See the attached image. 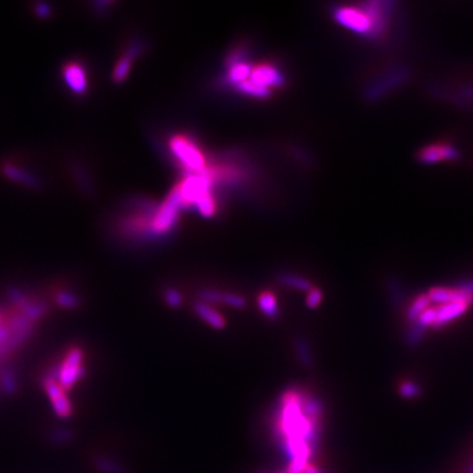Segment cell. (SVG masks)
<instances>
[{
  "mask_svg": "<svg viewBox=\"0 0 473 473\" xmlns=\"http://www.w3.org/2000/svg\"><path fill=\"white\" fill-rule=\"evenodd\" d=\"M180 208H183V200L180 196L179 187L176 185L171 189L166 200L160 205H158L157 212L151 221L153 236H165L170 233L178 223Z\"/></svg>",
  "mask_w": 473,
  "mask_h": 473,
  "instance_id": "cell-1",
  "label": "cell"
},
{
  "mask_svg": "<svg viewBox=\"0 0 473 473\" xmlns=\"http://www.w3.org/2000/svg\"><path fill=\"white\" fill-rule=\"evenodd\" d=\"M170 150L180 165L189 174H197L207 169L205 157L197 145L185 136H175L170 140Z\"/></svg>",
  "mask_w": 473,
  "mask_h": 473,
  "instance_id": "cell-2",
  "label": "cell"
},
{
  "mask_svg": "<svg viewBox=\"0 0 473 473\" xmlns=\"http://www.w3.org/2000/svg\"><path fill=\"white\" fill-rule=\"evenodd\" d=\"M333 17L335 23H338L343 28L354 32L356 35L366 36L369 39L371 32H372V24L363 6H359V7L338 6L333 10Z\"/></svg>",
  "mask_w": 473,
  "mask_h": 473,
  "instance_id": "cell-3",
  "label": "cell"
},
{
  "mask_svg": "<svg viewBox=\"0 0 473 473\" xmlns=\"http://www.w3.org/2000/svg\"><path fill=\"white\" fill-rule=\"evenodd\" d=\"M394 4L396 3L393 1H378V0H371L362 4L372 24V32H371L369 39H381L388 32L391 13L393 11L392 8Z\"/></svg>",
  "mask_w": 473,
  "mask_h": 473,
  "instance_id": "cell-4",
  "label": "cell"
},
{
  "mask_svg": "<svg viewBox=\"0 0 473 473\" xmlns=\"http://www.w3.org/2000/svg\"><path fill=\"white\" fill-rule=\"evenodd\" d=\"M83 353L79 349H73L66 354L65 359L59 367V373H58V379H59V385L64 391L70 389L75 381L80 379L84 373V368H83Z\"/></svg>",
  "mask_w": 473,
  "mask_h": 473,
  "instance_id": "cell-5",
  "label": "cell"
},
{
  "mask_svg": "<svg viewBox=\"0 0 473 473\" xmlns=\"http://www.w3.org/2000/svg\"><path fill=\"white\" fill-rule=\"evenodd\" d=\"M62 80L71 93L83 96L89 91L87 68L82 62L70 61L62 66Z\"/></svg>",
  "mask_w": 473,
  "mask_h": 473,
  "instance_id": "cell-6",
  "label": "cell"
},
{
  "mask_svg": "<svg viewBox=\"0 0 473 473\" xmlns=\"http://www.w3.org/2000/svg\"><path fill=\"white\" fill-rule=\"evenodd\" d=\"M417 158L420 163L425 165H432L438 162H445V160H458L460 158L459 149L454 145L447 144V142H438L422 147Z\"/></svg>",
  "mask_w": 473,
  "mask_h": 473,
  "instance_id": "cell-7",
  "label": "cell"
},
{
  "mask_svg": "<svg viewBox=\"0 0 473 473\" xmlns=\"http://www.w3.org/2000/svg\"><path fill=\"white\" fill-rule=\"evenodd\" d=\"M407 78H409L407 71L396 70L393 73H391L388 77H384L380 80L375 82L373 84H371L367 89V91L364 92V96L369 102H375V100L380 99L381 96H384L385 93L392 91L396 87H398Z\"/></svg>",
  "mask_w": 473,
  "mask_h": 473,
  "instance_id": "cell-8",
  "label": "cell"
},
{
  "mask_svg": "<svg viewBox=\"0 0 473 473\" xmlns=\"http://www.w3.org/2000/svg\"><path fill=\"white\" fill-rule=\"evenodd\" d=\"M250 82L271 90V87H279L286 83L284 75L272 65H261L252 67Z\"/></svg>",
  "mask_w": 473,
  "mask_h": 473,
  "instance_id": "cell-9",
  "label": "cell"
},
{
  "mask_svg": "<svg viewBox=\"0 0 473 473\" xmlns=\"http://www.w3.org/2000/svg\"><path fill=\"white\" fill-rule=\"evenodd\" d=\"M44 385H45V389L52 400L55 413L61 417H68L71 414L73 407L66 397L65 391L61 388L58 381L52 376H49L44 380Z\"/></svg>",
  "mask_w": 473,
  "mask_h": 473,
  "instance_id": "cell-10",
  "label": "cell"
},
{
  "mask_svg": "<svg viewBox=\"0 0 473 473\" xmlns=\"http://www.w3.org/2000/svg\"><path fill=\"white\" fill-rule=\"evenodd\" d=\"M472 304L473 302H456L435 306L436 322L434 328H442L446 326L447 324L455 321L460 315H464Z\"/></svg>",
  "mask_w": 473,
  "mask_h": 473,
  "instance_id": "cell-11",
  "label": "cell"
},
{
  "mask_svg": "<svg viewBox=\"0 0 473 473\" xmlns=\"http://www.w3.org/2000/svg\"><path fill=\"white\" fill-rule=\"evenodd\" d=\"M432 304L445 305L449 302H473L472 296L465 293L464 290L455 287V288H447V287H434L427 293Z\"/></svg>",
  "mask_w": 473,
  "mask_h": 473,
  "instance_id": "cell-12",
  "label": "cell"
},
{
  "mask_svg": "<svg viewBox=\"0 0 473 473\" xmlns=\"http://www.w3.org/2000/svg\"><path fill=\"white\" fill-rule=\"evenodd\" d=\"M194 310L198 318H201L207 325L214 330H223L226 326V321L212 305L205 302H197L194 305Z\"/></svg>",
  "mask_w": 473,
  "mask_h": 473,
  "instance_id": "cell-13",
  "label": "cell"
},
{
  "mask_svg": "<svg viewBox=\"0 0 473 473\" xmlns=\"http://www.w3.org/2000/svg\"><path fill=\"white\" fill-rule=\"evenodd\" d=\"M251 71H252V66L250 65L248 61H243V62H239V64H236V65L230 66L228 68V73H226V77H225V83L228 86H234L236 87V84L249 80Z\"/></svg>",
  "mask_w": 473,
  "mask_h": 473,
  "instance_id": "cell-14",
  "label": "cell"
},
{
  "mask_svg": "<svg viewBox=\"0 0 473 473\" xmlns=\"http://www.w3.org/2000/svg\"><path fill=\"white\" fill-rule=\"evenodd\" d=\"M302 414L312 420H321L325 407L321 400L309 394H302Z\"/></svg>",
  "mask_w": 473,
  "mask_h": 473,
  "instance_id": "cell-15",
  "label": "cell"
},
{
  "mask_svg": "<svg viewBox=\"0 0 473 473\" xmlns=\"http://www.w3.org/2000/svg\"><path fill=\"white\" fill-rule=\"evenodd\" d=\"M258 306L261 309L264 317L268 319H277L279 317V304L276 300L275 295L272 292H262L258 297Z\"/></svg>",
  "mask_w": 473,
  "mask_h": 473,
  "instance_id": "cell-16",
  "label": "cell"
},
{
  "mask_svg": "<svg viewBox=\"0 0 473 473\" xmlns=\"http://www.w3.org/2000/svg\"><path fill=\"white\" fill-rule=\"evenodd\" d=\"M3 172L6 176L11 178L13 180H17L26 187H39V182L33 175H29L26 171L20 170L19 166H15L12 163L4 165Z\"/></svg>",
  "mask_w": 473,
  "mask_h": 473,
  "instance_id": "cell-17",
  "label": "cell"
},
{
  "mask_svg": "<svg viewBox=\"0 0 473 473\" xmlns=\"http://www.w3.org/2000/svg\"><path fill=\"white\" fill-rule=\"evenodd\" d=\"M430 306H432V302H430L427 293H423V295L417 296V297L411 302L410 306L407 308V321H409L410 324L416 322V321L420 318V315H422L427 308H430Z\"/></svg>",
  "mask_w": 473,
  "mask_h": 473,
  "instance_id": "cell-18",
  "label": "cell"
},
{
  "mask_svg": "<svg viewBox=\"0 0 473 473\" xmlns=\"http://www.w3.org/2000/svg\"><path fill=\"white\" fill-rule=\"evenodd\" d=\"M295 351L299 363L304 368H310L313 366V354L309 343L304 338H297L295 341Z\"/></svg>",
  "mask_w": 473,
  "mask_h": 473,
  "instance_id": "cell-19",
  "label": "cell"
},
{
  "mask_svg": "<svg viewBox=\"0 0 473 473\" xmlns=\"http://www.w3.org/2000/svg\"><path fill=\"white\" fill-rule=\"evenodd\" d=\"M236 91L242 95L246 96H251V98H257V99H268L271 96V90L261 87L250 80H246L243 83H239L236 86Z\"/></svg>",
  "mask_w": 473,
  "mask_h": 473,
  "instance_id": "cell-20",
  "label": "cell"
},
{
  "mask_svg": "<svg viewBox=\"0 0 473 473\" xmlns=\"http://www.w3.org/2000/svg\"><path fill=\"white\" fill-rule=\"evenodd\" d=\"M279 281L288 288L302 290V292H306V293L313 288V286L309 280H306L305 277H302V276L292 275V274H281L279 276Z\"/></svg>",
  "mask_w": 473,
  "mask_h": 473,
  "instance_id": "cell-21",
  "label": "cell"
},
{
  "mask_svg": "<svg viewBox=\"0 0 473 473\" xmlns=\"http://www.w3.org/2000/svg\"><path fill=\"white\" fill-rule=\"evenodd\" d=\"M133 61H134V59L131 58L129 55H127V54L118 59V64L115 66L113 74H112V77H113V80H115V82L121 83V82H124V80L127 79L128 74H129V71H131V62H133Z\"/></svg>",
  "mask_w": 473,
  "mask_h": 473,
  "instance_id": "cell-22",
  "label": "cell"
},
{
  "mask_svg": "<svg viewBox=\"0 0 473 473\" xmlns=\"http://www.w3.org/2000/svg\"><path fill=\"white\" fill-rule=\"evenodd\" d=\"M194 208L203 216V217H212L216 210H217V204H216V200L213 195H207V196L200 198L197 201L196 204L194 205Z\"/></svg>",
  "mask_w": 473,
  "mask_h": 473,
  "instance_id": "cell-23",
  "label": "cell"
},
{
  "mask_svg": "<svg viewBox=\"0 0 473 473\" xmlns=\"http://www.w3.org/2000/svg\"><path fill=\"white\" fill-rule=\"evenodd\" d=\"M163 300L171 309H179L183 305V295L176 288H166L163 292Z\"/></svg>",
  "mask_w": 473,
  "mask_h": 473,
  "instance_id": "cell-24",
  "label": "cell"
},
{
  "mask_svg": "<svg viewBox=\"0 0 473 473\" xmlns=\"http://www.w3.org/2000/svg\"><path fill=\"white\" fill-rule=\"evenodd\" d=\"M223 292L219 289L205 288L200 292L201 302L212 305V304H221L223 302Z\"/></svg>",
  "mask_w": 473,
  "mask_h": 473,
  "instance_id": "cell-25",
  "label": "cell"
},
{
  "mask_svg": "<svg viewBox=\"0 0 473 473\" xmlns=\"http://www.w3.org/2000/svg\"><path fill=\"white\" fill-rule=\"evenodd\" d=\"M223 304L234 309H243L246 306V300L236 293L223 292Z\"/></svg>",
  "mask_w": 473,
  "mask_h": 473,
  "instance_id": "cell-26",
  "label": "cell"
},
{
  "mask_svg": "<svg viewBox=\"0 0 473 473\" xmlns=\"http://www.w3.org/2000/svg\"><path fill=\"white\" fill-rule=\"evenodd\" d=\"M420 387L413 381H405L400 387V394L405 398H414L420 394Z\"/></svg>",
  "mask_w": 473,
  "mask_h": 473,
  "instance_id": "cell-27",
  "label": "cell"
},
{
  "mask_svg": "<svg viewBox=\"0 0 473 473\" xmlns=\"http://www.w3.org/2000/svg\"><path fill=\"white\" fill-rule=\"evenodd\" d=\"M322 299H324L322 292L318 288H312L308 292V295H306V302H306V306H308L309 309H315V308H318V306L321 305Z\"/></svg>",
  "mask_w": 473,
  "mask_h": 473,
  "instance_id": "cell-28",
  "label": "cell"
},
{
  "mask_svg": "<svg viewBox=\"0 0 473 473\" xmlns=\"http://www.w3.org/2000/svg\"><path fill=\"white\" fill-rule=\"evenodd\" d=\"M98 464H99V467L103 470V471H105V472L108 473H124L125 471H124V468L121 467V465H118V463H115V461H111V460L108 459H103V460H99L98 461Z\"/></svg>",
  "mask_w": 473,
  "mask_h": 473,
  "instance_id": "cell-29",
  "label": "cell"
},
{
  "mask_svg": "<svg viewBox=\"0 0 473 473\" xmlns=\"http://www.w3.org/2000/svg\"><path fill=\"white\" fill-rule=\"evenodd\" d=\"M57 302H58L59 305H62V306H64V305H65V306H74V305H77L75 297H74L71 293H67V292L59 293L58 297H57Z\"/></svg>",
  "mask_w": 473,
  "mask_h": 473,
  "instance_id": "cell-30",
  "label": "cell"
},
{
  "mask_svg": "<svg viewBox=\"0 0 473 473\" xmlns=\"http://www.w3.org/2000/svg\"><path fill=\"white\" fill-rule=\"evenodd\" d=\"M456 287L461 289V290H464L465 293H468L470 296H472L473 297V280H465V281H463V283L458 284Z\"/></svg>",
  "mask_w": 473,
  "mask_h": 473,
  "instance_id": "cell-31",
  "label": "cell"
},
{
  "mask_svg": "<svg viewBox=\"0 0 473 473\" xmlns=\"http://www.w3.org/2000/svg\"><path fill=\"white\" fill-rule=\"evenodd\" d=\"M302 473H324L321 470H318L317 467H313V465H310V464H308L306 467H305V470H304V472Z\"/></svg>",
  "mask_w": 473,
  "mask_h": 473,
  "instance_id": "cell-32",
  "label": "cell"
},
{
  "mask_svg": "<svg viewBox=\"0 0 473 473\" xmlns=\"http://www.w3.org/2000/svg\"><path fill=\"white\" fill-rule=\"evenodd\" d=\"M36 12L39 13L41 17H46V16L49 15V11H48V10H46V7H45V6H42V4L39 6V8L36 10Z\"/></svg>",
  "mask_w": 473,
  "mask_h": 473,
  "instance_id": "cell-33",
  "label": "cell"
},
{
  "mask_svg": "<svg viewBox=\"0 0 473 473\" xmlns=\"http://www.w3.org/2000/svg\"><path fill=\"white\" fill-rule=\"evenodd\" d=\"M464 473H473V458L472 460L470 461V464L467 465V468H465Z\"/></svg>",
  "mask_w": 473,
  "mask_h": 473,
  "instance_id": "cell-34",
  "label": "cell"
},
{
  "mask_svg": "<svg viewBox=\"0 0 473 473\" xmlns=\"http://www.w3.org/2000/svg\"><path fill=\"white\" fill-rule=\"evenodd\" d=\"M1 318H3V317H1V315H0V322H1Z\"/></svg>",
  "mask_w": 473,
  "mask_h": 473,
  "instance_id": "cell-35",
  "label": "cell"
}]
</instances>
